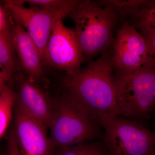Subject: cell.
Here are the masks:
<instances>
[{
    "label": "cell",
    "mask_w": 155,
    "mask_h": 155,
    "mask_svg": "<svg viewBox=\"0 0 155 155\" xmlns=\"http://www.w3.org/2000/svg\"><path fill=\"white\" fill-rule=\"evenodd\" d=\"M20 4H27L50 10L76 9L82 3V0H16Z\"/></svg>",
    "instance_id": "obj_17"
},
{
    "label": "cell",
    "mask_w": 155,
    "mask_h": 155,
    "mask_svg": "<svg viewBox=\"0 0 155 155\" xmlns=\"http://www.w3.org/2000/svg\"><path fill=\"white\" fill-rule=\"evenodd\" d=\"M145 0H101L97 2L101 7L107 8L118 18H130L134 16Z\"/></svg>",
    "instance_id": "obj_14"
},
{
    "label": "cell",
    "mask_w": 155,
    "mask_h": 155,
    "mask_svg": "<svg viewBox=\"0 0 155 155\" xmlns=\"http://www.w3.org/2000/svg\"><path fill=\"white\" fill-rule=\"evenodd\" d=\"M14 129L20 155H53L56 148L48 127L14 106Z\"/></svg>",
    "instance_id": "obj_10"
},
{
    "label": "cell",
    "mask_w": 155,
    "mask_h": 155,
    "mask_svg": "<svg viewBox=\"0 0 155 155\" xmlns=\"http://www.w3.org/2000/svg\"><path fill=\"white\" fill-rule=\"evenodd\" d=\"M63 82L65 92L98 122L105 115L119 116L115 68L108 50L74 74L65 75Z\"/></svg>",
    "instance_id": "obj_1"
},
{
    "label": "cell",
    "mask_w": 155,
    "mask_h": 155,
    "mask_svg": "<svg viewBox=\"0 0 155 155\" xmlns=\"http://www.w3.org/2000/svg\"><path fill=\"white\" fill-rule=\"evenodd\" d=\"M99 122L108 155H154L155 132L141 122L111 115Z\"/></svg>",
    "instance_id": "obj_5"
},
{
    "label": "cell",
    "mask_w": 155,
    "mask_h": 155,
    "mask_svg": "<svg viewBox=\"0 0 155 155\" xmlns=\"http://www.w3.org/2000/svg\"><path fill=\"white\" fill-rule=\"evenodd\" d=\"M42 61L45 67L67 75L77 72L84 61L75 30L67 27L63 20H59L53 28Z\"/></svg>",
    "instance_id": "obj_7"
},
{
    "label": "cell",
    "mask_w": 155,
    "mask_h": 155,
    "mask_svg": "<svg viewBox=\"0 0 155 155\" xmlns=\"http://www.w3.org/2000/svg\"><path fill=\"white\" fill-rule=\"evenodd\" d=\"M11 35L21 71L37 83L45 82V67L39 51L25 28L13 17Z\"/></svg>",
    "instance_id": "obj_11"
},
{
    "label": "cell",
    "mask_w": 155,
    "mask_h": 155,
    "mask_svg": "<svg viewBox=\"0 0 155 155\" xmlns=\"http://www.w3.org/2000/svg\"><path fill=\"white\" fill-rule=\"evenodd\" d=\"M115 72L119 116L141 122L155 108V67L147 64L131 73Z\"/></svg>",
    "instance_id": "obj_4"
},
{
    "label": "cell",
    "mask_w": 155,
    "mask_h": 155,
    "mask_svg": "<svg viewBox=\"0 0 155 155\" xmlns=\"http://www.w3.org/2000/svg\"><path fill=\"white\" fill-rule=\"evenodd\" d=\"M12 17L11 11L4 1L0 3V35H11Z\"/></svg>",
    "instance_id": "obj_18"
},
{
    "label": "cell",
    "mask_w": 155,
    "mask_h": 155,
    "mask_svg": "<svg viewBox=\"0 0 155 155\" xmlns=\"http://www.w3.org/2000/svg\"><path fill=\"white\" fill-rule=\"evenodd\" d=\"M154 155H155V153H154Z\"/></svg>",
    "instance_id": "obj_21"
},
{
    "label": "cell",
    "mask_w": 155,
    "mask_h": 155,
    "mask_svg": "<svg viewBox=\"0 0 155 155\" xmlns=\"http://www.w3.org/2000/svg\"><path fill=\"white\" fill-rule=\"evenodd\" d=\"M14 81L0 86V138L6 134L12 118L13 107L16 102Z\"/></svg>",
    "instance_id": "obj_13"
},
{
    "label": "cell",
    "mask_w": 155,
    "mask_h": 155,
    "mask_svg": "<svg viewBox=\"0 0 155 155\" xmlns=\"http://www.w3.org/2000/svg\"><path fill=\"white\" fill-rule=\"evenodd\" d=\"M111 45V50L108 51L116 72L131 73L148 64L144 39L128 21L117 31Z\"/></svg>",
    "instance_id": "obj_8"
},
{
    "label": "cell",
    "mask_w": 155,
    "mask_h": 155,
    "mask_svg": "<svg viewBox=\"0 0 155 155\" xmlns=\"http://www.w3.org/2000/svg\"><path fill=\"white\" fill-rule=\"evenodd\" d=\"M6 137L8 145V155H20L14 127H11Z\"/></svg>",
    "instance_id": "obj_20"
},
{
    "label": "cell",
    "mask_w": 155,
    "mask_h": 155,
    "mask_svg": "<svg viewBox=\"0 0 155 155\" xmlns=\"http://www.w3.org/2000/svg\"><path fill=\"white\" fill-rule=\"evenodd\" d=\"M4 1L10 9L13 19L25 28L36 45L42 61L48 41L57 22L77 9L53 11L34 6L27 8L16 0Z\"/></svg>",
    "instance_id": "obj_6"
},
{
    "label": "cell",
    "mask_w": 155,
    "mask_h": 155,
    "mask_svg": "<svg viewBox=\"0 0 155 155\" xmlns=\"http://www.w3.org/2000/svg\"><path fill=\"white\" fill-rule=\"evenodd\" d=\"M142 35L146 44L148 64L155 67V31H139Z\"/></svg>",
    "instance_id": "obj_19"
},
{
    "label": "cell",
    "mask_w": 155,
    "mask_h": 155,
    "mask_svg": "<svg viewBox=\"0 0 155 155\" xmlns=\"http://www.w3.org/2000/svg\"><path fill=\"white\" fill-rule=\"evenodd\" d=\"M14 82L16 84L15 105L48 128L52 107V98L38 83L21 70L14 76Z\"/></svg>",
    "instance_id": "obj_9"
},
{
    "label": "cell",
    "mask_w": 155,
    "mask_h": 155,
    "mask_svg": "<svg viewBox=\"0 0 155 155\" xmlns=\"http://www.w3.org/2000/svg\"><path fill=\"white\" fill-rule=\"evenodd\" d=\"M50 138L56 149L102 140L103 130L97 120L64 92L52 98Z\"/></svg>",
    "instance_id": "obj_2"
},
{
    "label": "cell",
    "mask_w": 155,
    "mask_h": 155,
    "mask_svg": "<svg viewBox=\"0 0 155 155\" xmlns=\"http://www.w3.org/2000/svg\"><path fill=\"white\" fill-rule=\"evenodd\" d=\"M68 17L75 24L84 61L89 64L95 57L109 50L119 21L110 9L100 6L97 1L83 0Z\"/></svg>",
    "instance_id": "obj_3"
},
{
    "label": "cell",
    "mask_w": 155,
    "mask_h": 155,
    "mask_svg": "<svg viewBox=\"0 0 155 155\" xmlns=\"http://www.w3.org/2000/svg\"><path fill=\"white\" fill-rule=\"evenodd\" d=\"M129 22L138 31H155V0H145Z\"/></svg>",
    "instance_id": "obj_16"
},
{
    "label": "cell",
    "mask_w": 155,
    "mask_h": 155,
    "mask_svg": "<svg viewBox=\"0 0 155 155\" xmlns=\"http://www.w3.org/2000/svg\"><path fill=\"white\" fill-rule=\"evenodd\" d=\"M0 86L12 83L21 70L11 35H0Z\"/></svg>",
    "instance_id": "obj_12"
},
{
    "label": "cell",
    "mask_w": 155,
    "mask_h": 155,
    "mask_svg": "<svg viewBox=\"0 0 155 155\" xmlns=\"http://www.w3.org/2000/svg\"><path fill=\"white\" fill-rule=\"evenodd\" d=\"M53 155H108L102 140L56 149Z\"/></svg>",
    "instance_id": "obj_15"
}]
</instances>
